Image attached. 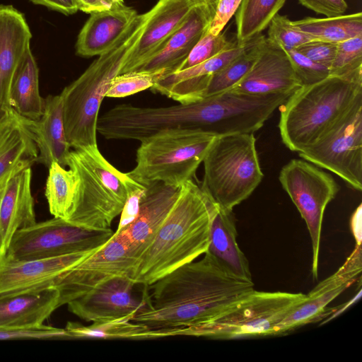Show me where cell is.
I'll use <instances>...</instances> for the list:
<instances>
[{
	"label": "cell",
	"instance_id": "1",
	"mask_svg": "<svg viewBox=\"0 0 362 362\" xmlns=\"http://www.w3.org/2000/svg\"><path fill=\"white\" fill-rule=\"evenodd\" d=\"M204 255L148 286V305L132 321L153 329L201 324L255 289L252 281L229 275Z\"/></svg>",
	"mask_w": 362,
	"mask_h": 362
},
{
	"label": "cell",
	"instance_id": "2",
	"mask_svg": "<svg viewBox=\"0 0 362 362\" xmlns=\"http://www.w3.org/2000/svg\"><path fill=\"white\" fill-rule=\"evenodd\" d=\"M216 207L192 180L182 184L170 213L137 259L129 276L134 284L150 286L204 255Z\"/></svg>",
	"mask_w": 362,
	"mask_h": 362
},
{
	"label": "cell",
	"instance_id": "3",
	"mask_svg": "<svg viewBox=\"0 0 362 362\" xmlns=\"http://www.w3.org/2000/svg\"><path fill=\"white\" fill-rule=\"evenodd\" d=\"M151 13L150 10L138 14L112 47L60 93L65 134L71 148L97 146V122L102 101L112 78L120 74Z\"/></svg>",
	"mask_w": 362,
	"mask_h": 362
},
{
	"label": "cell",
	"instance_id": "4",
	"mask_svg": "<svg viewBox=\"0 0 362 362\" xmlns=\"http://www.w3.org/2000/svg\"><path fill=\"white\" fill-rule=\"evenodd\" d=\"M362 95V69L303 85L280 106L281 141L301 152L320 139Z\"/></svg>",
	"mask_w": 362,
	"mask_h": 362
},
{
	"label": "cell",
	"instance_id": "5",
	"mask_svg": "<svg viewBox=\"0 0 362 362\" xmlns=\"http://www.w3.org/2000/svg\"><path fill=\"white\" fill-rule=\"evenodd\" d=\"M67 166L76 177L71 214L66 221L94 229L110 228L124 205L131 177L110 164L97 146L71 150Z\"/></svg>",
	"mask_w": 362,
	"mask_h": 362
},
{
	"label": "cell",
	"instance_id": "6",
	"mask_svg": "<svg viewBox=\"0 0 362 362\" xmlns=\"http://www.w3.org/2000/svg\"><path fill=\"white\" fill-rule=\"evenodd\" d=\"M203 163L201 189L227 210L247 199L264 177L253 133L217 136Z\"/></svg>",
	"mask_w": 362,
	"mask_h": 362
},
{
	"label": "cell",
	"instance_id": "7",
	"mask_svg": "<svg viewBox=\"0 0 362 362\" xmlns=\"http://www.w3.org/2000/svg\"><path fill=\"white\" fill-rule=\"evenodd\" d=\"M305 297L303 293L254 289L207 322L185 327L160 329L159 334L160 337L191 336L215 339L272 336L274 327Z\"/></svg>",
	"mask_w": 362,
	"mask_h": 362
},
{
	"label": "cell",
	"instance_id": "8",
	"mask_svg": "<svg viewBox=\"0 0 362 362\" xmlns=\"http://www.w3.org/2000/svg\"><path fill=\"white\" fill-rule=\"evenodd\" d=\"M199 129H167L143 140L134 168L127 173L144 185L155 182L181 187L195 175L216 138Z\"/></svg>",
	"mask_w": 362,
	"mask_h": 362
},
{
	"label": "cell",
	"instance_id": "9",
	"mask_svg": "<svg viewBox=\"0 0 362 362\" xmlns=\"http://www.w3.org/2000/svg\"><path fill=\"white\" fill-rule=\"evenodd\" d=\"M113 234L110 228H89L54 217L17 230L4 252L19 260L63 256L100 250Z\"/></svg>",
	"mask_w": 362,
	"mask_h": 362
},
{
	"label": "cell",
	"instance_id": "10",
	"mask_svg": "<svg viewBox=\"0 0 362 362\" xmlns=\"http://www.w3.org/2000/svg\"><path fill=\"white\" fill-rule=\"evenodd\" d=\"M279 180L307 225L313 249L311 272L317 279L324 214L339 187L331 174L304 159L294 158L284 165Z\"/></svg>",
	"mask_w": 362,
	"mask_h": 362
},
{
	"label": "cell",
	"instance_id": "11",
	"mask_svg": "<svg viewBox=\"0 0 362 362\" xmlns=\"http://www.w3.org/2000/svg\"><path fill=\"white\" fill-rule=\"evenodd\" d=\"M298 154L361 191L362 95L320 139Z\"/></svg>",
	"mask_w": 362,
	"mask_h": 362
},
{
	"label": "cell",
	"instance_id": "12",
	"mask_svg": "<svg viewBox=\"0 0 362 362\" xmlns=\"http://www.w3.org/2000/svg\"><path fill=\"white\" fill-rule=\"evenodd\" d=\"M137 259L124 236L114 232L98 252L65 272L55 281L54 286L59 291V307L113 277L129 278Z\"/></svg>",
	"mask_w": 362,
	"mask_h": 362
},
{
	"label": "cell",
	"instance_id": "13",
	"mask_svg": "<svg viewBox=\"0 0 362 362\" xmlns=\"http://www.w3.org/2000/svg\"><path fill=\"white\" fill-rule=\"evenodd\" d=\"M361 270V244L356 243L345 262L306 294L305 298L274 327L272 336L288 334L333 313L335 308L327 305L356 281Z\"/></svg>",
	"mask_w": 362,
	"mask_h": 362
},
{
	"label": "cell",
	"instance_id": "14",
	"mask_svg": "<svg viewBox=\"0 0 362 362\" xmlns=\"http://www.w3.org/2000/svg\"><path fill=\"white\" fill-rule=\"evenodd\" d=\"M136 284L127 276L113 277L88 293L67 303L68 310L86 322H100L130 317L148 305V286L141 298L133 294Z\"/></svg>",
	"mask_w": 362,
	"mask_h": 362
},
{
	"label": "cell",
	"instance_id": "15",
	"mask_svg": "<svg viewBox=\"0 0 362 362\" xmlns=\"http://www.w3.org/2000/svg\"><path fill=\"white\" fill-rule=\"evenodd\" d=\"M98 250L29 260L16 259L0 252V293L54 286L62 274Z\"/></svg>",
	"mask_w": 362,
	"mask_h": 362
},
{
	"label": "cell",
	"instance_id": "16",
	"mask_svg": "<svg viewBox=\"0 0 362 362\" xmlns=\"http://www.w3.org/2000/svg\"><path fill=\"white\" fill-rule=\"evenodd\" d=\"M253 39L238 42L217 55L190 68L160 76L151 88L179 103L187 104L204 98L211 75L245 52Z\"/></svg>",
	"mask_w": 362,
	"mask_h": 362
},
{
	"label": "cell",
	"instance_id": "17",
	"mask_svg": "<svg viewBox=\"0 0 362 362\" xmlns=\"http://www.w3.org/2000/svg\"><path fill=\"white\" fill-rule=\"evenodd\" d=\"M302 86L286 52L266 37L252 68L232 89L266 95L293 93Z\"/></svg>",
	"mask_w": 362,
	"mask_h": 362
},
{
	"label": "cell",
	"instance_id": "18",
	"mask_svg": "<svg viewBox=\"0 0 362 362\" xmlns=\"http://www.w3.org/2000/svg\"><path fill=\"white\" fill-rule=\"evenodd\" d=\"M32 34L23 13L0 5V121L12 112L9 88L13 76L30 48Z\"/></svg>",
	"mask_w": 362,
	"mask_h": 362
},
{
	"label": "cell",
	"instance_id": "19",
	"mask_svg": "<svg viewBox=\"0 0 362 362\" xmlns=\"http://www.w3.org/2000/svg\"><path fill=\"white\" fill-rule=\"evenodd\" d=\"M194 6L191 0H158L120 74L133 71L158 51L186 21Z\"/></svg>",
	"mask_w": 362,
	"mask_h": 362
},
{
	"label": "cell",
	"instance_id": "20",
	"mask_svg": "<svg viewBox=\"0 0 362 362\" xmlns=\"http://www.w3.org/2000/svg\"><path fill=\"white\" fill-rule=\"evenodd\" d=\"M140 211L136 221L127 228L116 232L127 240L134 255L139 258L153 240L159 228L175 204L180 187L155 182L146 185Z\"/></svg>",
	"mask_w": 362,
	"mask_h": 362
},
{
	"label": "cell",
	"instance_id": "21",
	"mask_svg": "<svg viewBox=\"0 0 362 362\" xmlns=\"http://www.w3.org/2000/svg\"><path fill=\"white\" fill-rule=\"evenodd\" d=\"M21 119L37 147L36 162L47 168L54 162L67 166L71 146L65 134L61 95H49L45 98L43 113L37 119L22 117Z\"/></svg>",
	"mask_w": 362,
	"mask_h": 362
},
{
	"label": "cell",
	"instance_id": "22",
	"mask_svg": "<svg viewBox=\"0 0 362 362\" xmlns=\"http://www.w3.org/2000/svg\"><path fill=\"white\" fill-rule=\"evenodd\" d=\"M213 16L214 14L206 6H194L186 21L165 45L133 71H164V75L176 71L208 30Z\"/></svg>",
	"mask_w": 362,
	"mask_h": 362
},
{
	"label": "cell",
	"instance_id": "23",
	"mask_svg": "<svg viewBox=\"0 0 362 362\" xmlns=\"http://www.w3.org/2000/svg\"><path fill=\"white\" fill-rule=\"evenodd\" d=\"M31 178V168H28L14 175L0 188V252H6L17 230L36 223Z\"/></svg>",
	"mask_w": 362,
	"mask_h": 362
},
{
	"label": "cell",
	"instance_id": "24",
	"mask_svg": "<svg viewBox=\"0 0 362 362\" xmlns=\"http://www.w3.org/2000/svg\"><path fill=\"white\" fill-rule=\"evenodd\" d=\"M58 308L55 286L0 293V329L43 324Z\"/></svg>",
	"mask_w": 362,
	"mask_h": 362
},
{
	"label": "cell",
	"instance_id": "25",
	"mask_svg": "<svg viewBox=\"0 0 362 362\" xmlns=\"http://www.w3.org/2000/svg\"><path fill=\"white\" fill-rule=\"evenodd\" d=\"M237 235L233 211L217 206L206 252L229 275L242 280L252 281L249 262L238 244Z\"/></svg>",
	"mask_w": 362,
	"mask_h": 362
},
{
	"label": "cell",
	"instance_id": "26",
	"mask_svg": "<svg viewBox=\"0 0 362 362\" xmlns=\"http://www.w3.org/2000/svg\"><path fill=\"white\" fill-rule=\"evenodd\" d=\"M137 15L134 8L124 5L110 11L91 13L78 35L76 54L90 57L104 53Z\"/></svg>",
	"mask_w": 362,
	"mask_h": 362
},
{
	"label": "cell",
	"instance_id": "27",
	"mask_svg": "<svg viewBox=\"0 0 362 362\" xmlns=\"http://www.w3.org/2000/svg\"><path fill=\"white\" fill-rule=\"evenodd\" d=\"M38 152L21 117L13 110L0 121V188L36 162Z\"/></svg>",
	"mask_w": 362,
	"mask_h": 362
},
{
	"label": "cell",
	"instance_id": "28",
	"mask_svg": "<svg viewBox=\"0 0 362 362\" xmlns=\"http://www.w3.org/2000/svg\"><path fill=\"white\" fill-rule=\"evenodd\" d=\"M9 102L21 117L37 119L43 113L45 98L40 93L39 69L28 48L18 64L11 82Z\"/></svg>",
	"mask_w": 362,
	"mask_h": 362
},
{
	"label": "cell",
	"instance_id": "29",
	"mask_svg": "<svg viewBox=\"0 0 362 362\" xmlns=\"http://www.w3.org/2000/svg\"><path fill=\"white\" fill-rule=\"evenodd\" d=\"M293 24L315 40L338 43L362 35V13L334 17H307Z\"/></svg>",
	"mask_w": 362,
	"mask_h": 362
},
{
	"label": "cell",
	"instance_id": "30",
	"mask_svg": "<svg viewBox=\"0 0 362 362\" xmlns=\"http://www.w3.org/2000/svg\"><path fill=\"white\" fill-rule=\"evenodd\" d=\"M70 339H151V329L148 327L132 321L130 317L105 321L95 322L90 325H83L68 322L64 328Z\"/></svg>",
	"mask_w": 362,
	"mask_h": 362
},
{
	"label": "cell",
	"instance_id": "31",
	"mask_svg": "<svg viewBox=\"0 0 362 362\" xmlns=\"http://www.w3.org/2000/svg\"><path fill=\"white\" fill-rule=\"evenodd\" d=\"M286 0H242L235 13L236 40H250L267 28Z\"/></svg>",
	"mask_w": 362,
	"mask_h": 362
},
{
	"label": "cell",
	"instance_id": "32",
	"mask_svg": "<svg viewBox=\"0 0 362 362\" xmlns=\"http://www.w3.org/2000/svg\"><path fill=\"white\" fill-rule=\"evenodd\" d=\"M45 197L54 217L68 219L72 211L76 190V177L69 168L54 162L48 168Z\"/></svg>",
	"mask_w": 362,
	"mask_h": 362
},
{
	"label": "cell",
	"instance_id": "33",
	"mask_svg": "<svg viewBox=\"0 0 362 362\" xmlns=\"http://www.w3.org/2000/svg\"><path fill=\"white\" fill-rule=\"evenodd\" d=\"M265 39L261 33L255 37L245 52L211 75L204 98L229 90L241 81L257 59Z\"/></svg>",
	"mask_w": 362,
	"mask_h": 362
},
{
	"label": "cell",
	"instance_id": "34",
	"mask_svg": "<svg viewBox=\"0 0 362 362\" xmlns=\"http://www.w3.org/2000/svg\"><path fill=\"white\" fill-rule=\"evenodd\" d=\"M164 74V71H133L118 74L110 81L105 97L123 98L151 88Z\"/></svg>",
	"mask_w": 362,
	"mask_h": 362
},
{
	"label": "cell",
	"instance_id": "35",
	"mask_svg": "<svg viewBox=\"0 0 362 362\" xmlns=\"http://www.w3.org/2000/svg\"><path fill=\"white\" fill-rule=\"evenodd\" d=\"M268 28L267 38L285 51L295 49L303 44L315 40L299 30L293 21L279 13L271 20Z\"/></svg>",
	"mask_w": 362,
	"mask_h": 362
},
{
	"label": "cell",
	"instance_id": "36",
	"mask_svg": "<svg viewBox=\"0 0 362 362\" xmlns=\"http://www.w3.org/2000/svg\"><path fill=\"white\" fill-rule=\"evenodd\" d=\"M236 42L237 40L234 42L228 40L225 34L222 33L213 35L207 30L194 46L176 71L199 64L232 47Z\"/></svg>",
	"mask_w": 362,
	"mask_h": 362
},
{
	"label": "cell",
	"instance_id": "37",
	"mask_svg": "<svg viewBox=\"0 0 362 362\" xmlns=\"http://www.w3.org/2000/svg\"><path fill=\"white\" fill-rule=\"evenodd\" d=\"M359 69H362V35L337 43L329 75H344Z\"/></svg>",
	"mask_w": 362,
	"mask_h": 362
},
{
	"label": "cell",
	"instance_id": "38",
	"mask_svg": "<svg viewBox=\"0 0 362 362\" xmlns=\"http://www.w3.org/2000/svg\"><path fill=\"white\" fill-rule=\"evenodd\" d=\"M286 52L302 85L316 83L329 75L328 68L313 62L296 49Z\"/></svg>",
	"mask_w": 362,
	"mask_h": 362
},
{
	"label": "cell",
	"instance_id": "39",
	"mask_svg": "<svg viewBox=\"0 0 362 362\" xmlns=\"http://www.w3.org/2000/svg\"><path fill=\"white\" fill-rule=\"evenodd\" d=\"M70 339L65 329L43 324L0 329V340L14 339Z\"/></svg>",
	"mask_w": 362,
	"mask_h": 362
},
{
	"label": "cell",
	"instance_id": "40",
	"mask_svg": "<svg viewBox=\"0 0 362 362\" xmlns=\"http://www.w3.org/2000/svg\"><path fill=\"white\" fill-rule=\"evenodd\" d=\"M146 191V185L131 179L128 184L127 199L120 213L119 224L115 232H119L127 228L136 221Z\"/></svg>",
	"mask_w": 362,
	"mask_h": 362
},
{
	"label": "cell",
	"instance_id": "41",
	"mask_svg": "<svg viewBox=\"0 0 362 362\" xmlns=\"http://www.w3.org/2000/svg\"><path fill=\"white\" fill-rule=\"evenodd\" d=\"M295 49L329 70L335 57L337 43L315 40L303 44Z\"/></svg>",
	"mask_w": 362,
	"mask_h": 362
},
{
	"label": "cell",
	"instance_id": "42",
	"mask_svg": "<svg viewBox=\"0 0 362 362\" xmlns=\"http://www.w3.org/2000/svg\"><path fill=\"white\" fill-rule=\"evenodd\" d=\"M241 1L218 0L208 31L213 35L221 33L231 17L235 13Z\"/></svg>",
	"mask_w": 362,
	"mask_h": 362
},
{
	"label": "cell",
	"instance_id": "43",
	"mask_svg": "<svg viewBox=\"0 0 362 362\" xmlns=\"http://www.w3.org/2000/svg\"><path fill=\"white\" fill-rule=\"evenodd\" d=\"M307 8L325 17H334L344 13L348 6L345 0H298Z\"/></svg>",
	"mask_w": 362,
	"mask_h": 362
},
{
	"label": "cell",
	"instance_id": "44",
	"mask_svg": "<svg viewBox=\"0 0 362 362\" xmlns=\"http://www.w3.org/2000/svg\"><path fill=\"white\" fill-rule=\"evenodd\" d=\"M78 10L87 13L110 11L122 6L123 0H77Z\"/></svg>",
	"mask_w": 362,
	"mask_h": 362
},
{
	"label": "cell",
	"instance_id": "45",
	"mask_svg": "<svg viewBox=\"0 0 362 362\" xmlns=\"http://www.w3.org/2000/svg\"><path fill=\"white\" fill-rule=\"evenodd\" d=\"M35 4L44 6L49 9L65 15L74 14L78 10L77 0H29Z\"/></svg>",
	"mask_w": 362,
	"mask_h": 362
},
{
	"label": "cell",
	"instance_id": "46",
	"mask_svg": "<svg viewBox=\"0 0 362 362\" xmlns=\"http://www.w3.org/2000/svg\"><path fill=\"white\" fill-rule=\"evenodd\" d=\"M361 205L360 204L354 211L351 218V229L354 234L356 243L361 244Z\"/></svg>",
	"mask_w": 362,
	"mask_h": 362
},
{
	"label": "cell",
	"instance_id": "47",
	"mask_svg": "<svg viewBox=\"0 0 362 362\" xmlns=\"http://www.w3.org/2000/svg\"><path fill=\"white\" fill-rule=\"evenodd\" d=\"M192 3L197 5H204L206 6L210 11L214 15L215 10L218 0H191Z\"/></svg>",
	"mask_w": 362,
	"mask_h": 362
},
{
	"label": "cell",
	"instance_id": "48",
	"mask_svg": "<svg viewBox=\"0 0 362 362\" xmlns=\"http://www.w3.org/2000/svg\"><path fill=\"white\" fill-rule=\"evenodd\" d=\"M1 236H0V250H1Z\"/></svg>",
	"mask_w": 362,
	"mask_h": 362
}]
</instances>
